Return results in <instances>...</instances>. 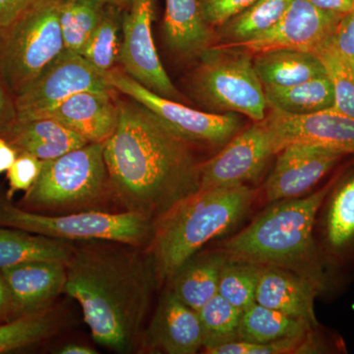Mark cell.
Wrapping results in <instances>:
<instances>
[{
	"instance_id": "1",
	"label": "cell",
	"mask_w": 354,
	"mask_h": 354,
	"mask_svg": "<svg viewBox=\"0 0 354 354\" xmlns=\"http://www.w3.org/2000/svg\"><path fill=\"white\" fill-rule=\"evenodd\" d=\"M193 146L143 104L120 101L118 127L104 143L111 195L125 211L158 221L200 191Z\"/></svg>"
},
{
	"instance_id": "2",
	"label": "cell",
	"mask_w": 354,
	"mask_h": 354,
	"mask_svg": "<svg viewBox=\"0 0 354 354\" xmlns=\"http://www.w3.org/2000/svg\"><path fill=\"white\" fill-rule=\"evenodd\" d=\"M132 248L74 247L66 264L64 293L80 304L93 339L121 353L134 348L158 281L152 255Z\"/></svg>"
},
{
	"instance_id": "3",
	"label": "cell",
	"mask_w": 354,
	"mask_h": 354,
	"mask_svg": "<svg viewBox=\"0 0 354 354\" xmlns=\"http://www.w3.org/2000/svg\"><path fill=\"white\" fill-rule=\"evenodd\" d=\"M334 183L330 181L309 196L274 202L225 241L221 251L230 259L285 268L326 283L313 230L317 214Z\"/></svg>"
},
{
	"instance_id": "4",
	"label": "cell",
	"mask_w": 354,
	"mask_h": 354,
	"mask_svg": "<svg viewBox=\"0 0 354 354\" xmlns=\"http://www.w3.org/2000/svg\"><path fill=\"white\" fill-rule=\"evenodd\" d=\"M255 195L246 184L199 191L156 221L150 247L158 281L171 279L205 244L236 227Z\"/></svg>"
},
{
	"instance_id": "5",
	"label": "cell",
	"mask_w": 354,
	"mask_h": 354,
	"mask_svg": "<svg viewBox=\"0 0 354 354\" xmlns=\"http://www.w3.org/2000/svg\"><path fill=\"white\" fill-rule=\"evenodd\" d=\"M60 0H35L0 28V77L14 97L64 50Z\"/></svg>"
},
{
	"instance_id": "6",
	"label": "cell",
	"mask_w": 354,
	"mask_h": 354,
	"mask_svg": "<svg viewBox=\"0 0 354 354\" xmlns=\"http://www.w3.org/2000/svg\"><path fill=\"white\" fill-rule=\"evenodd\" d=\"M111 193L104 143L87 145L46 160L34 185L25 193L29 211L80 212Z\"/></svg>"
},
{
	"instance_id": "7",
	"label": "cell",
	"mask_w": 354,
	"mask_h": 354,
	"mask_svg": "<svg viewBox=\"0 0 354 354\" xmlns=\"http://www.w3.org/2000/svg\"><path fill=\"white\" fill-rule=\"evenodd\" d=\"M0 225L64 241H109L141 247L151 242L155 221L135 212L80 211L41 215L14 206L0 194Z\"/></svg>"
},
{
	"instance_id": "8",
	"label": "cell",
	"mask_w": 354,
	"mask_h": 354,
	"mask_svg": "<svg viewBox=\"0 0 354 354\" xmlns=\"http://www.w3.org/2000/svg\"><path fill=\"white\" fill-rule=\"evenodd\" d=\"M199 57L193 86L201 101L218 111L244 114L255 122L264 120V87L250 53L223 46L208 48Z\"/></svg>"
},
{
	"instance_id": "9",
	"label": "cell",
	"mask_w": 354,
	"mask_h": 354,
	"mask_svg": "<svg viewBox=\"0 0 354 354\" xmlns=\"http://www.w3.org/2000/svg\"><path fill=\"white\" fill-rule=\"evenodd\" d=\"M106 75L114 90L150 109L172 131L193 145L225 146L241 131V120L234 113H209L191 109L156 94L121 70H109Z\"/></svg>"
},
{
	"instance_id": "10",
	"label": "cell",
	"mask_w": 354,
	"mask_h": 354,
	"mask_svg": "<svg viewBox=\"0 0 354 354\" xmlns=\"http://www.w3.org/2000/svg\"><path fill=\"white\" fill-rule=\"evenodd\" d=\"M106 73L79 53L64 50L14 97L15 120L41 118L71 95L84 91L114 92Z\"/></svg>"
},
{
	"instance_id": "11",
	"label": "cell",
	"mask_w": 354,
	"mask_h": 354,
	"mask_svg": "<svg viewBox=\"0 0 354 354\" xmlns=\"http://www.w3.org/2000/svg\"><path fill=\"white\" fill-rule=\"evenodd\" d=\"M125 10L118 57L123 71L156 94L178 102L183 97L167 75L153 41L155 0H133Z\"/></svg>"
},
{
	"instance_id": "12",
	"label": "cell",
	"mask_w": 354,
	"mask_h": 354,
	"mask_svg": "<svg viewBox=\"0 0 354 354\" xmlns=\"http://www.w3.org/2000/svg\"><path fill=\"white\" fill-rule=\"evenodd\" d=\"M278 153L267 121H256L237 133L218 155L202 162L200 191L252 183Z\"/></svg>"
},
{
	"instance_id": "13",
	"label": "cell",
	"mask_w": 354,
	"mask_h": 354,
	"mask_svg": "<svg viewBox=\"0 0 354 354\" xmlns=\"http://www.w3.org/2000/svg\"><path fill=\"white\" fill-rule=\"evenodd\" d=\"M342 16L319 9L307 0H292L283 17L270 31L250 41L225 46L241 48L252 57L279 50L314 53L329 41Z\"/></svg>"
},
{
	"instance_id": "14",
	"label": "cell",
	"mask_w": 354,
	"mask_h": 354,
	"mask_svg": "<svg viewBox=\"0 0 354 354\" xmlns=\"http://www.w3.org/2000/svg\"><path fill=\"white\" fill-rule=\"evenodd\" d=\"M277 155L264 186L266 199L272 203L308 192L346 153L313 144L291 143Z\"/></svg>"
},
{
	"instance_id": "15",
	"label": "cell",
	"mask_w": 354,
	"mask_h": 354,
	"mask_svg": "<svg viewBox=\"0 0 354 354\" xmlns=\"http://www.w3.org/2000/svg\"><path fill=\"white\" fill-rule=\"evenodd\" d=\"M266 115L278 151L291 143H307L354 153V118L335 108L292 115L278 109Z\"/></svg>"
},
{
	"instance_id": "16",
	"label": "cell",
	"mask_w": 354,
	"mask_h": 354,
	"mask_svg": "<svg viewBox=\"0 0 354 354\" xmlns=\"http://www.w3.org/2000/svg\"><path fill=\"white\" fill-rule=\"evenodd\" d=\"M325 286L323 281L285 268L261 266L256 302L317 328L319 323L314 305Z\"/></svg>"
},
{
	"instance_id": "17",
	"label": "cell",
	"mask_w": 354,
	"mask_h": 354,
	"mask_svg": "<svg viewBox=\"0 0 354 354\" xmlns=\"http://www.w3.org/2000/svg\"><path fill=\"white\" fill-rule=\"evenodd\" d=\"M145 342L167 354L197 353L204 344L199 314L167 290L158 302Z\"/></svg>"
},
{
	"instance_id": "18",
	"label": "cell",
	"mask_w": 354,
	"mask_h": 354,
	"mask_svg": "<svg viewBox=\"0 0 354 354\" xmlns=\"http://www.w3.org/2000/svg\"><path fill=\"white\" fill-rule=\"evenodd\" d=\"M116 93L84 91L71 95L41 118H55L90 143H104L120 121Z\"/></svg>"
},
{
	"instance_id": "19",
	"label": "cell",
	"mask_w": 354,
	"mask_h": 354,
	"mask_svg": "<svg viewBox=\"0 0 354 354\" xmlns=\"http://www.w3.org/2000/svg\"><path fill=\"white\" fill-rule=\"evenodd\" d=\"M18 316L41 311L60 293L67 278L66 264L57 261H32L0 270Z\"/></svg>"
},
{
	"instance_id": "20",
	"label": "cell",
	"mask_w": 354,
	"mask_h": 354,
	"mask_svg": "<svg viewBox=\"0 0 354 354\" xmlns=\"http://www.w3.org/2000/svg\"><path fill=\"white\" fill-rule=\"evenodd\" d=\"M0 135L19 153H29L39 160H53L87 145V140L51 118L15 120Z\"/></svg>"
},
{
	"instance_id": "21",
	"label": "cell",
	"mask_w": 354,
	"mask_h": 354,
	"mask_svg": "<svg viewBox=\"0 0 354 354\" xmlns=\"http://www.w3.org/2000/svg\"><path fill=\"white\" fill-rule=\"evenodd\" d=\"M164 35L169 50L180 57H199L207 50L212 35L200 0H165Z\"/></svg>"
},
{
	"instance_id": "22",
	"label": "cell",
	"mask_w": 354,
	"mask_h": 354,
	"mask_svg": "<svg viewBox=\"0 0 354 354\" xmlns=\"http://www.w3.org/2000/svg\"><path fill=\"white\" fill-rule=\"evenodd\" d=\"M227 259L223 251L194 254L174 272L171 290L181 301L199 312L218 293L221 268Z\"/></svg>"
},
{
	"instance_id": "23",
	"label": "cell",
	"mask_w": 354,
	"mask_h": 354,
	"mask_svg": "<svg viewBox=\"0 0 354 354\" xmlns=\"http://www.w3.org/2000/svg\"><path fill=\"white\" fill-rule=\"evenodd\" d=\"M257 75L264 88H288L325 75V67L314 53L279 50L255 55Z\"/></svg>"
},
{
	"instance_id": "24",
	"label": "cell",
	"mask_w": 354,
	"mask_h": 354,
	"mask_svg": "<svg viewBox=\"0 0 354 354\" xmlns=\"http://www.w3.org/2000/svg\"><path fill=\"white\" fill-rule=\"evenodd\" d=\"M74 246L69 241L31 234L18 228L0 227V270L32 261L67 264Z\"/></svg>"
},
{
	"instance_id": "25",
	"label": "cell",
	"mask_w": 354,
	"mask_h": 354,
	"mask_svg": "<svg viewBox=\"0 0 354 354\" xmlns=\"http://www.w3.org/2000/svg\"><path fill=\"white\" fill-rule=\"evenodd\" d=\"M314 329L316 328L304 320L255 302L242 314L239 341L263 344L305 337L313 334Z\"/></svg>"
},
{
	"instance_id": "26",
	"label": "cell",
	"mask_w": 354,
	"mask_h": 354,
	"mask_svg": "<svg viewBox=\"0 0 354 354\" xmlns=\"http://www.w3.org/2000/svg\"><path fill=\"white\" fill-rule=\"evenodd\" d=\"M269 108L304 115L334 108L333 84L327 74L288 88H264Z\"/></svg>"
},
{
	"instance_id": "27",
	"label": "cell",
	"mask_w": 354,
	"mask_h": 354,
	"mask_svg": "<svg viewBox=\"0 0 354 354\" xmlns=\"http://www.w3.org/2000/svg\"><path fill=\"white\" fill-rule=\"evenodd\" d=\"M325 220V237L333 253L342 254L354 247V176L332 191Z\"/></svg>"
},
{
	"instance_id": "28",
	"label": "cell",
	"mask_w": 354,
	"mask_h": 354,
	"mask_svg": "<svg viewBox=\"0 0 354 354\" xmlns=\"http://www.w3.org/2000/svg\"><path fill=\"white\" fill-rule=\"evenodd\" d=\"M106 6L97 0H60L59 24L65 50L81 55Z\"/></svg>"
},
{
	"instance_id": "29",
	"label": "cell",
	"mask_w": 354,
	"mask_h": 354,
	"mask_svg": "<svg viewBox=\"0 0 354 354\" xmlns=\"http://www.w3.org/2000/svg\"><path fill=\"white\" fill-rule=\"evenodd\" d=\"M292 0H258L223 26L227 44L244 43L270 31L281 20Z\"/></svg>"
},
{
	"instance_id": "30",
	"label": "cell",
	"mask_w": 354,
	"mask_h": 354,
	"mask_svg": "<svg viewBox=\"0 0 354 354\" xmlns=\"http://www.w3.org/2000/svg\"><path fill=\"white\" fill-rule=\"evenodd\" d=\"M203 330L205 353L230 342L239 341L242 310L216 293L198 312Z\"/></svg>"
},
{
	"instance_id": "31",
	"label": "cell",
	"mask_w": 354,
	"mask_h": 354,
	"mask_svg": "<svg viewBox=\"0 0 354 354\" xmlns=\"http://www.w3.org/2000/svg\"><path fill=\"white\" fill-rule=\"evenodd\" d=\"M120 10V7L106 6L101 22L81 53L86 60L102 72L113 69L120 57L123 17Z\"/></svg>"
},
{
	"instance_id": "32",
	"label": "cell",
	"mask_w": 354,
	"mask_h": 354,
	"mask_svg": "<svg viewBox=\"0 0 354 354\" xmlns=\"http://www.w3.org/2000/svg\"><path fill=\"white\" fill-rule=\"evenodd\" d=\"M57 320L46 309L0 324V353L38 344L57 329Z\"/></svg>"
},
{
	"instance_id": "33",
	"label": "cell",
	"mask_w": 354,
	"mask_h": 354,
	"mask_svg": "<svg viewBox=\"0 0 354 354\" xmlns=\"http://www.w3.org/2000/svg\"><path fill=\"white\" fill-rule=\"evenodd\" d=\"M260 272L261 265L227 258L221 268L218 295L244 311L256 302Z\"/></svg>"
},
{
	"instance_id": "34",
	"label": "cell",
	"mask_w": 354,
	"mask_h": 354,
	"mask_svg": "<svg viewBox=\"0 0 354 354\" xmlns=\"http://www.w3.org/2000/svg\"><path fill=\"white\" fill-rule=\"evenodd\" d=\"M320 59L333 84L334 108L354 118V66L342 57L330 41H326L314 53Z\"/></svg>"
},
{
	"instance_id": "35",
	"label": "cell",
	"mask_w": 354,
	"mask_h": 354,
	"mask_svg": "<svg viewBox=\"0 0 354 354\" xmlns=\"http://www.w3.org/2000/svg\"><path fill=\"white\" fill-rule=\"evenodd\" d=\"M313 334L305 337H288L271 342H247L236 341L209 349L208 354H286L309 353L315 351Z\"/></svg>"
},
{
	"instance_id": "36",
	"label": "cell",
	"mask_w": 354,
	"mask_h": 354,
	"mask_svg": "<svg viewBox=\"0 0 354 354\" xmlns=\"http://www.w3.org/2000/svg\"><path fill=\"white\" fill-rule=\"evenodd\" d=\"M43 160L29 153H19L14 164L6 172L8 190L6 197L9 201L19 191L27 192L34 185L41 174Z\"/></svg>"
},
{
	"instance_id": "37",
	"label": "cell",
	"mask_w": 354,
	"mask_h": 354,
	"mask_svg": "<svg viewBox=\"0 0 354 354\" xmlns=\"http://www.w3.org/2000/svg\"><path fill=\"white\" fill-rule=\"evenodd\" d=\"M258 0H200L203 18L209 26H221Z\"/></svg>"
},
{
	"instance_id": "38",
	"label": "cell",
	"mask_w": 354,
	"mask_h": 354,
	"mask_svg": "<svg viewBox=\"0 0 354 354\" xmlns=\"http://www.w3.org/2000/svg\"><path fill=\"white\" fill-rule=\"evenodd\" d=\"M329 41L354 66V13L342 16Z\"/></svg>"
},
{
	"instance_id": "39",
	"label": "cell",
	"mask_w": 354,
	"mask_h": 354,
	"mask_svg": "<svg viewBox=\"0 0 354 354\" xmlns=\"http://www.w3.org/2000/svg\"><path fill=\"white\" fill-rule=\"evenodd\" d=\"M16 111L14 97L6 88L0 77V131L15 120Z\"/></svg>"
},
{
	"instance_id": "40",
	"label": "cell",
	"mask_w": 354,
	"mask_h": 354,
	"mask_svg": "<svg viewBox=\"0 0 354 354\" xmlns=\"http://www.w3.org/2000/svg\"><path fill=\"white\" fill-rule=\"evenodd\" d=\"M35 0H0V28L12 22Z\"/></svg>"
},
{
	"instance_id": "41",
	"label": "cell",
	"mask_w": 354,
	"mask_h": 354,
	"mask_svg": "<svg viewBox=\"0 0 354 354\" xmlns=\"http://www.w3.org/2000/svg\"><path fill=\"white\" fill-rule=\"evenodd\" d=\"M312 6L328 12L341 14L354 13V0H307Z\"/></svg>"
},
{
	"instance_id": "42",
	"label": "cell",
	"mask_w": 354,
	"mask_h": 354,
	"mask_svg": "<svg viewBox=\"0 0 354 354\" xmlns=\"http://www.w3.org/2000/svg\"><path fill=\"white\" fill-rule=\"evenodd\" d=\"M18 155L19 152L0 135V176L8 171Z\"/></svg>"
},
{
	"instance_id": "43",
	"label": "cell",
	"mask_w": 354,
	"mask_h": 354,
	"mask_svg": "<svg viewBox=\"0 0 354 354\" xmlns=\"http://www.w3.org/2000/svg\"><path fill=\"white\" fill-rule=\"evenodd\" d=\"M11 314L17 315L10 291L7 286L3 274L0 272V319L10 316Z\"/></svg>"
},
{
	"instance_id": "44",
	"label": "cell",
	"mask_w": 354,
	"mask_h": 354,
	"mask_svg": "<svg viewBox=\"0 0 354 354\" xmlns=\"http://www.w3.org/2000/svg\"><path fill=\"white\" fill-rule=\"evenodd\" d=\"M60 354H95L97 351L87 346L78 344H68L59 349Z\"/></svg>"
},
{
	"instance_id": "45",
	"label": "cell",
	"mask_w": 354,
	"mask_h": 354,
	"mask_svg": "<svg viewBox=\"0 0 354 354\" xmlns=\"http://www.w3.org/2000/svg\"><path fill=\"white\" fill-rule=\"evenodd\" d=\"M106 4L120 7L121 9H127L131 6L133 0H97Z\"/></svg>"
}]
</instances>
